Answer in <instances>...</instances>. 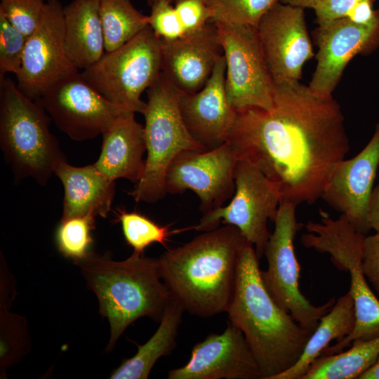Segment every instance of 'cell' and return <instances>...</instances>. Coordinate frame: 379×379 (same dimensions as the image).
<instances>
[{
    "instance_id": "cell-8",
    "label": "cell",
    "mask_w": 379,
    "mask_h": 379,
    "mask_svg": "<svg viewBox=\"0 0 379 379\" xmlns=\"http://www.w3.org/2000/svg\"><path fill=\"white\" fill-rule=\"evenodd\" d=\"M160 39L149 25L121 47L105 52L80 73L105 98L127 112L142 113L140 99L161 73Z\"/></svg>"
},
{
    "instance_id": "cell-21",
    "label": "cell",
    "mask_w": 379,
    "mask_h": 379,
    "mask_svg": "<svg viewBox=\"0 0 379 379\" xmlns=\"http://www.w3.org/2000/svg\"><path fill=\"white\" fill-rule=\"evenodd\" d=\"M53 173L64 188L61 220L86 215H107L115 194V183L94 164L77 167L64 160L56 165Z\"/></svg>"
},
{
    "instance_id": "cell-6",
    "label": "cell",
    "mask_w": 379,
    "mask_h": 379,
    "mask_svg": "<svg viewBox=\"0 0 379 379\" xmlns=\"http://www.w3.org/2000/svg\"><path fill=\"white\" fill-rule=\"evenodd\" d=\"M321 222L308 221L304 226L307 233L301 236L302 244L319 253L329 255L333 265L350 276V292L355 307L356 324L351 334L328 346L321 355L339 353L354 341L379 336V300L371 289L363 273L361 262L366 234L357 230L341 214L333 219L321 209Z\"/></svg>"
},
{
    "instance_id": "cell-33",
    "label": "cell",
    "mask_w": 379,
    "mask_h": 379,
    "mask_svg": "<svg viewBox=\"0 0 379 379\" xmlns=\"http://www.w3.org/2000/svg\"><path fill=\"white\" fill-rule=\"evenodd\" d=\"M46 3L44 0H0V12L14 27L29 36L39 23Z\"/></svg>"
},
{
    "instance_id": "cell-7",
    "label": "cell",
    "mask_w": 379,
    "mask_h": 379,
    "mask_svg": "<svg viewBox=\"0 0 379 379\" xmlns=\"http://www.w3.org/2000/svg\"><path fill=\"white\" fill-rule=\"evenodd\" d=\"M179 93L161 72L147 88V101L142 113L145 121L147 158L142 178L128 192L136 202L154 203L165 197L166 171L180 152L205 150L183 121Z\"/></svg>"
},
{
    "instance_id": "cell-15",
    "label": "cell",
    "mask_w": 379,
    "mask_h": 379,
    "mask_svg": "<svg viewBox=\"0 0 379 379\" xmlns=\"http://www.w3.org/2000/svg\"><path fill=\"white\" fill-rule=\"evenodd\" d=\"M257 28L274 82L299 81L304 64L314 56L304 8L279 1L264 15Z\"/></svg>"
},
{
    "instance_id": "cell-35",
    "label": "cell",
    "mask_w": 379,
    "mask_h": 379,
    "mask_svg": "<svg viewBox=\"0 0 379 379\" xmlns=\"http://www.w3.org/2000/svg\"><path fill=\"white\" fill-rule=\"evenodd\" d=\"M174 1V8L186 34L201 29L211 21V12L204 0Z\"/></svg>"
},
{
    "instance_id": "cell-20",
    "label": "cell",
    "mask_w": 379,
    "mask_h": 379,
    "mask_svg": "<svg viewBox=\"0 0 379 379\" xmlns=\"http://www.w3.org/2000/svg\"><path fill=\"white\" fill-rule=\"evenodd\" d=\"M161 72L182 93L200 91L210 78L223 50L215 24L209 21L201 29L172 41L160 39Z\"/></svg>"
},
{
    "instance_id": "cell-41",
    "label": "cell",
    "mask_w": 379,
    "mask_h": 379,
    "mask_svg": "<svg viewBox=\"0 0 379 379\" xmlns=\"http://www.w3.org/2000/svg\"><path fill=\"white\" fill-rule=\"evenodd\" d=\"M168 1V2L172 3V2L174 1L175 0H147V4H148L149 6H152L154 5V4H156V3H157V2H159V1Z\"/></svg>"
},
{
    "instance_id": "cell-23",
    "label": "cell",
    "mask_w": 379,
    "mask_h": 379,
    "mask_svg": "<svg viewBox=\"0 0 379 379\" xmlns=\"http://www.w3.org/2000/svg\"><path fill=\"white\" fill-rule=\"evenodd\" d=\"M66 53L78 69H85L105 53L98 0H73L63 6Z\"/></svg>"
},
{
    "instance_id": "cell-3",
    "label": "cell",
    "mask_w": 379,
    "mask_h": 379,
    "mask_svg": "<svg viewBox=\"0 0 379 379\" xmlns=\"http://www.w3.org/2000/svg\"><path fill=\"white\" fill-rule=\"evenodd\" d=\"M254 246L246 241L238 259L234 293L227 310L229 321L243 333L262 379L291 368L313 331L301 326L266 288Z\"/></svg>"
},
{
    "instance_id": "cell-10",
    "label": "cell",
    "mask_w": 379,
    "mask_h": 379,
    "mask_svg": "<svg viewBox=\"0 0 379 379\" xmlns=\"http://www.w3.org/2000/svg\"><path fill=\"white\" fill-rule=\"evenodd\" d=\"M234 179L236 189L230 202L204 214L199 222L190 228L207 232L218 228L221 222L234 225L254 246L260 260L270 235L267 221L276 218L281 194L273 182L244 159L237 161Z\"/></svg>"
},
{
    "instance_id": "cell-19",
    "label": "cell",
    "mask_w": 379,
    "mask_h": 379,
    "mask_svg": "<svg viewBox=\"0 0 379 379\" xmlns=\"http://www.w3.org/2000/svg\"><path fill=\"white\" fill-rule=\"evenodd\" d=\"M225 73L223 55L200 91L179 93V107L183 121L192 138L205 150L215 149L226 142L235 121L237 110L227 95Z\"/></svg>"
},
{
    "instance_id": "cell-17",
    "label": "cell",
    "mask_w": 379,
    "mask_h": 379,
    "mask_svg": "<svg viewBox=\"0 0 379 379\" xmlns=\"http://www.w3.org/2000/svg\"><path fill=\"white\" fill-rule=\"evenodd\" d=\"M168 378L262 379V374L242 331L228 321L222 333L197 343L190 361L171 370Z\"/></svg>"
},
{
    "instance_id": "cell-34",
    "label": "cell",
    "mask_w": 379,
    "mask_h": 379,
    "mask_svg": "<svg viewBox=\"0 0 379 379\" xmlns=\"http://www.w3.org/2000/svg\"><path fill=\"white\" fill-rule=\"evenodd\" d=\"M150 7L149 25L160 39L172 41L186 34L171 3L162 1Z\"/></svg>"
},
{
    "instance_id": "cell-14",
    "label": "cell",
    "mask_w": 379,
    "mask_h": 379,
    "mask_svg": "<svg viewBox=\"0 0 379 379\" xmlns=\"http://www.w3.org/2000/svg\"><path fill=\"white\" fill-rule=\"evenodd\" d=\"M46 2L39 23L27 37L21 69L16 75L18 89L32 100L79 73L65 51L63 6L59 0Z\"/></svg>"
},
{
    "instance_id": "cell-1",
    "label": "cell",
    "mask_w": 379,
    "mask_h": 379,
    "mask_svg": "<svg viewBox=\"0 0 379 379\" xmlns=\"http://www.w3.org/2000/svg\"><path fill=\"white\" fill-rule=\"evenodd\" d=\"M273 102L270 110L237 109L227 141L275 185L281 203L314 204L350 150L340 107L299 81L274 83Z\"/></svg>"
},
{
    "instance_id": "cell-24",
    "label": "cell",
    "mask_w": 379,
    "mask_h": 379,
    "mask_svg": "<svg viewBox=\"0 0 379 379\" xmlns=\"http://www.w3.org/2000/svg\"><path fill=\"white\" fill-rule=\"evenodd\" d=\"M355 324L354 302L348 291L335 300L331 310L321 318L298 361L274 379H302L331 341L339 343L350 335Z\"/></svg>"
},
{
    "instance_id": "cell-9",
    "label": "cell",
    "mask_w": 379,
    "mask_h": 379,
    "mask_svg": "<svg viewBox=\"0 0 379 379\" xmlns=\"http://www.w3.org/2000/svg\"><path fill=\"white\" fill-rule=\"evenodd\" d=\"M290 202L279 204L274 229L270 234L264 255L266 270L261 271L263 283L274 301L302 327L314 332L321 318L335 302V298L315 306L299 288L300 265L294 251V239L298 230L295 209Z\"/></svg>"
},
{
    "instance_id": "cell-18",
    "label": "cell",
    "mask_w": 379,
    "mask_h": 379,
    "mask_svg": "<svg viewBox=\"0 0 379 379\" xmlns=\"http://www.w3.org/2000/svg\"><path fill=\"white\" fill-rule=\"evenodd\" d=\"M378 166L379 124L358 154L336 165L321 197L364 234L370 230L368 206Z\"/></svg>"
},
{
    "instance_id": "cell-36",
    "label": "cell",
    "mask_w": 379,
    "mask_h": 379,
    "mask_svg": "<svg viewBox=\"0 0 379 379\" xmlns=\"http://www.w3.org/2000/svg\"><path fill=\"white\" fill-rule=\"evenodd\" d=\"M361 267L366 279L379 295V232L364 240Z\"/></svg>"
},
{
    "instance_id": "cell-25",
    "label": "cell",
    "mask_w": 379,
    "mask_h": 379,
    "mask_svg": "<svg viewBox=\"0 0 379 379\" xmlns=\"http://www.w3.org/2000/svg\"><path fill=\"white\" fill-rule=\"evenodd\" d=\"M182 307L171 298L160 325L154 335L142 345H138L137 352L122 361L110 375L112 379H146L152 368L161 357L171 352L182 321Z\"/></svg>"
},
{
    "instance_id": "cell-16",
    "label": "cell",
    "mask_w": 379,
    "mask_h": 379,
    "mask_svg": "<svg viewBox=\"0 0 379 379\" xmlns=\"http://www.w3.org/2000/svg\"><path fill=\"white\" fill-rule=\"evenodd\" d=\"M314 36L317 64L308 86L319 95H332L352 58L371 54L379 47V8L368 23L335 19L319 25Z\"/></svg>"
},
{
    "instance_id": "cell-32",
    "label": "cell",
    "mask_w": 379,
    "mask_h": 379,
    "mask_svg": "<svg viewBox=\"0 0 379 379\" xmlns=\"http://www.w3.org/2000/svg\"><path fill=\"white\" fill-rule=\"evenodd\" d=\"M27 37L0 12V77L7 73L18 74Z\"/></svg>"
},
{
    "instance_id": "cell-13",
    "label": "cell",
    "mask_w": 379,
    "mask_h": 379,
    "mask_svg": "<svg viewBox=\"0 0 379 379\" xmlns=\"http://www.w3.org/2000/svg\"><path fill=\"white\" fill-rule=\"evenodd\" d=\"M238 159L229 141L211 150L182 151L167 169L166 192L175 194L192 190L200 200L199 209L206 214L233 197Z\"/></svg>"
},
{
    "instance_id": "cell-4",
    "label": "cell",
    "mask_w": 379,
    "mask_h": 379,
    "mask_svg": "<svg viewBox=\"0 0 379 379\" xmlns=\"http://www.w3.org/2000/svg\"><path fill=\"white\" fill-rule=\"evenodd\" d=\"M99 302V312L110 326L107 351L125 329L142 317L160 322L171 300L161 279L158 258L133 254L121 261L91 252L74 262Z\"/></svg>"
},
{
    "instance_id": "cell-39",
    "label": "cell",
    "mask_w": 379,
    "mask_h": 379,
    "mask_svg": "<svg viewBox=\"0 0 379 379\" xmlns=\"http://www.w3.org/2000/svg\"><path fill=\"white\" fill-rule=\"evenodd\" d=\"M281 3L302 8L314 9L320 0H279Z\"/></svg>"
},
{
    "instance_id": "cell-26",
    "label": "cell",
    "mask_w": 379,
    "mask_h": 379,
    "mask_svg": "<svg viewBox=\"0 0 379 379\" xmlns=\"http://www.w3.org/2000/svg\"><path fill=\"white\" fill-rule=\"evenodd\" d=\"M351 345L346 351L318 357L302 379H359L379 358V336Z\"/></svg>"
},
{
    "instance_id": "cell-12",
    "label": "cell",
    "mask_w": 379,
    "mask_h": 379,
    "mask_svg": "<svg viewBox=\"0 0 379 379\" xmlns=\"http://www.w3.org/2000/svg\"><path fill=\"white\" fill-rule=\"evenodd\" d=\"M38 100L58 128L77 141L93 139L132 114L105 98L79 72L58 82Z\"/></svg>"
},
{
    "instance_id": "cell-30",
    "label": "cell",
    "mask_w": 379,
    "mask_h": 379,
    "mask_svg": "<svg viewBox=\"0 0 379 379\" xmlns=\"http://www.w3.org/2000/svg\"><path fill=\"white\" fill-rule=\"evenodd\" d=\"M211 12V21L257 27L279 0H204Z\"/></svg>"
},
{
    "instance_id": "cell-11",
    "label": "cell",
    "mask_w": 379,
    "mask_h": 379,
    "mask_svg": "<svg viewBox=\"0 0 379 379\" xmlns=\"http://www.w3.org/2000/svg\"><path fill=\"white\" fill-rule=\"evenodd\" d=\"M226 62L225 88L236 109L273 108L274 82L267 67L257 27L214 22Z\"/></svg>"
},
{
    "instance_id": "cell-29",
    "label": "cell",
    "mask_w": 379,
    "mask_h": 379,
    "mask_svg": "<svg viewBox=\"0 0 379 379\" xmlns=\"http://www.w3.org/2000/svg\"><path fill=\"white\" fill-rule=\"evenodd\" d=\"M117 215L126 241L138 254H144L145 249L153 243L165 246L175 232L169 230V226H161L137 212L119 209Z\"/></svg>"
},
{
    "instance_id": "cell-31",
    "label": "cell",
    "mask_w": 379,
    "mask_h": 379,
    "mask_svg": "<svg viewBox=\"0 0 379 379\" xmlns=\"http://www.w3.org/2000/svg\"><path fill=\"white\" fill-rule=\"evenodd\" d=\"M95 218L86 215L60 220L55 232V241L59 251L74 262L85 258L91 251L93 243L91 230Z\"/></svg>"
},
{
    "instance_id": "cell-28",
    "label": "cell",
    "mask_w": 379,
    "mask_h": 379,
    "mask_svg": "<svg viewBox=\"0 0 379 379\" xmlns=\"http://www.w3.org/2000/svg\"><path fill=\"white\" fill-rule=\"evenodd\" d=\"M8 298L1 297L0 310V370L1 378H5L6 368L19 361L30 350V340L26 319L10 312L6 305Z\"/></svg>"
},
{
    "instance_id": "cell-38",
    "label": "cell",
    "mask_w": 379,
    "mask_h": 379,
    "mask_svg": "<svg viewBox=\"0 0 379 379\" xmlns=\"http://www.w3.org/2000/svg\"><path fill=\"white\" fill-rule=\"evenodd\" d=\"M367 222L369 229L379 232V184L373 189L368 206Z\"/></svg>"
},
{
    "instance_id": "cell-27",
    "label": "cell",
    "mask_w": 379,
    "mask_h": 379,
    "mask_svg": "<svg viewBox=\"0 0 379 379\" xmlns=\"http://www.w3.org/2000/svg\"><path fill=\"white\" fill-rule=\"evenodd\" d=\"M105 52L124 45L149 26V18L131 0H98Z\"/></svg>"
},
{
    "instance_id": "cell-22",
    "label": "cell",
    "mask_w": 379,
    "mask_h": 379,
    "mask_svg": "<svg viewBox=\"0 0 379 379\" xmlns=\"http://www.w3.org/2000/svg\"><path fill=\"white\" fill-rule=\"evenodd\" d=\"M101 152L96 168L107 178H125L137 183L142 176L146 151L144 126L135 114L124 116L102 134Z\"/></svg>"
},
{
    "instance_id": "cell-2",
    "label": "cell",
    "mask_w": 379,
    "mask_h": 379,
    "mask_svg": "<svg viewBox=\"0 0 379 379\" xmlns=\"http://www.w3.org/2000/svg\"><path fill=\"white\" fill-rule=\"evenodd\" d=\"M246 241L237 227L227 224L162 253L160 274L171 298L200 317L226 312Z\"/></svg>"
},
{
    "instance_id": "cell-40",
    "label": "cell",
    "mask_w": 379,
    "mask_h": 379,
    "mask_svg": "<svg viewBox=\"0 0 379 379\" xmlns=\"http://www.w3.org/2000/svg\"><path fill=\"white\" fill-rule=\"evenodd\" d=\"M359 379H379V358Z\"/></svg>"
},
{
    "instance_id": "cell-37",
    "label": "cell",
    "mask_w": 379,
    "mask_h": 379,
    "mask_svg": "<svg viewBox=\"0 0 379 379\" xmlns=\"http://www.w3.org/2000/svg\"><path fill=\"white\" fill-rule=\"evenodd\" d=\"M375 0H320L314 10L318 25L335 19L347 18L359 4L374 3Z\"/></svg>"
},
{
    "instance_id": "cell-5",
    "label": "cell",
    "mask_w": 379,
    "mask_h": 379,
    "mask_svg": "<svg viewBox=\"0 0 379 379\" xmlns=\"http://www.w3.org/2000/svg\"><path fill=\"white\" fill-rule=\"evenodd\" d=\"M51 117L38 99L24 95L10 78L0 77V145L14 173L45 185L66 160L49 128Z\"/></svg>"
}]
</instances>
